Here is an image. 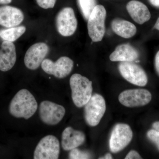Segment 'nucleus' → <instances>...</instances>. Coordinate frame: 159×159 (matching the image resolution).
<instances>
[{"mask_svg": "<svg viewBox=\"0 0 159 159\" xmlns=\"http://www.w3.org/2000/svg\"><path fill=\"white\" fill-rule=\"evenodd\" d=\"M59 140L54 136L49 135L43 138L34 150V159H57L60 154Z\"/></svg>", "mask_w": 159, "mask_h": 159, "instance_id": "6e6552de", "label": "nucleus"}, {"mask_svg": "<svg viewBox=\"0 0 159 159\" xmlns=\"http://www.w3.org/2000/svg\"><path fill=\"white\" fill-rule=\"evenodd\" d=\"M41 65L43 70L47 74L61 79L70 74L74 63L70 57L63 56L60 57L55 62L46 58L44 59Z\"/></svg>", "mask_w": 159, "mask_h": 159, "instance_id": "423d86ee", "label": "nucleus"}, {"mask_svg": "<svg viewBox=\"0 0 159 159\" xmlns=\"http://www.w3.org/2000/svg\"><path fill=\"white\" fill-rule=\"evenodd\" d=\"M11 2L12 0H0V4H8Z\"/></svg>", "mask_w": 159, "mask_h": 159, "instance_id": "cd10ccee", "label": "nucleus"}, {"mask_svg": "<svg viewBox=\"0 0 159 159\" xmlns=\"http://www.w3.org/2000/svg\"><path fill=\"white\" fill-rule=\"evenodd\" d=\"M49 48L46 43L39 42L31 46L27 50L24 62L29 70H37L48 53Z\"/></svg>", "mask_w": 159, "mask_h": 159, "instance_id": "f8f14e48", "label": "nucleus"}, {"mask_svg": "<svg viewBox=\"0 0 159 159\" xmlns=\"http://www.w3.org/2000/svg\"><path fill=\"white\" fill-rule=\"evenodd\" d=\"M37 108V102L33 95L28 90L23 89L11 99L9 111L16 118L28 119L34 115Z\"/></svg>", "mask_w": 159, "mask_h": 159, "instance_id": "f257e3e1", "label": "nucleus"}, {"mask_svg": "<svg viewBox=\"0 0 159 159\" xmlns=\"http://www.w3.org/2000/svg\"><path fill=\"white\" fill-rule=\"evenodd\" d=\"M154 28H155L157 30L159 31V17L157 20L156 22L155 23V25H154Z\"/></svg>", "mask_w": 159, "mask_h": 159, "instance_id": "c756f323", "label": "nucleus"}, {"mask_svg": "<svg viewBox=\"0 0 159 159\" xmlns=\"http://www.w3.org/2000/svg\"><path fill=\"white\" fill-rule=\"evenodd\" d=\"M25 16L20 9L13 6L0 7V25L9 28L16 27L24 20Z\"/></svg>", "mask_w": 159, "mask_h": 159, "instance_id": "ddd939ff", "label": "nucleus"}, {"mask_svg": "<svg viewBox=\"0 0 159 159\" xmlns=\"http://www.w3.org/2000/svg\"><path fill=\"white\" fill-rule=\"evenodd\" d=\"M65 113L64 107L51 101H43L39 105L40 118L48 125H57L62 120Z\"/></svg>", "mask_w": 159, "mask_h": 159, "instance_id": "9b49d317", "label": "nucleus"}, {"mask_svg": "<svg viewBox=\"0 0 159 159\" xmlns=\"http://www.w3.org/2000/svg\"><path fill=\"white\" fill-rule=\"evenodd\" d=\"M106 110L105 99L101 95L95 94L84 106V117L88 125H98L104 116Z\"/></svg>", "mask_w": 159, "mask_h": 159, "instance_id": "20e7f679", "label": "nucleus"}, {"mask_svg": "<svg viewBox=\"0 0 159 159\" xmlns=\"http://www.w3.org/2000/svg\"><path fill=\"white\" fill-rule=\"evenodd\" d=\"M85 141V135L82 131L71 127L66 128L61 136V146L64 150L71 151L82 145Z\"/></svg>", "mask_w": 159, "mask_h": 159, "instance_id": "2eb2a0df", "label": "nucleus"}, {"mask_svg": "<svg viewBox=\"0 0 159 159\" xmlns=\"http://www.w3.org/2000/svg\"><path fill=\"white\" fill-rule=\"evenodd\" d=\"M77 20L74 9L65 7L57 13L56 18L57 31L61 35L69 37L75 33L77 28Z\"/></svg>", "mask_w": 159, "mask_h": 159, "instance_id": "0eeeda50", "label": "nucleus"}, {"mask_svg": "<svg viewBox=\"0 0 159 159\" xmlns=\"http://www.w3.org/2000/svg\"><path fill=\"white\" fill-rule=\"evenodd\" d=\"M36 2L41 8L47 9L54 8L56 0H36Z\"/></svg>", "mask_w": 159, "mask_h": 159, "instance_id": "5701e85b", "label": "nucleus"}, {"mask_svg": "<svg viewBox=\"0 0 159 159\" xmlns=\"http://www.w3.org/2000/svg\"><path fill=\"white\" fill-rule=\"evenodd\" d=\"M125 159H142V157L140 156V155L137 152L134 150H131L129 152L128 154L126 156Z\"/></svg>", "mask_w": 159, "mask_h": 159, "instance_id": "b1692460", "label": "nucleus"}, {"mask_svg": "<svg viewBox=\"0 0 159 159\" xmlns=\"http://www.w3.org/2000/svg\"><path fill=\"white\" fill-rule=\"evenodd\" d=\"M148 1L152 6L159 8V0H148Z\"/></svg>", "mask_w": 159, "mask_h": 159, "instance_id": "a878e982", "label": "nucleus"}, {"mask_svg": "<svg viewBox=\"0 0 159 159\" xmlns=\"http://www.w3.org/2000/svg\"><path fill=\"white\" fill-rule=\"evenodd\" d=\"M119 70L122 77L129 82L139 86H145L148 83V77L142 67L132 62H121Z\"/></svg>", "mask_w": 159, "mask_h": 159, "instance_id": "1a4fd4ad", "label": "nucleus"}, {"mask_svg": "<svg viewBox=\"0 0 159 159\" xmlns=\"http://www.w3.org/2000/svg\"><path fill=\"white\" fill-rule=\"evenodd\" d=\"M150 92L145 89L126 90L119 94V102L124 106L128 107L144 106L147 105L152 99Z\"/></svg>", "mask_w": 159, "mask_h": 159, "instance_id": "9d476101", "label": "nucleus"}, {"mask_svg": "<svg viewBox=\"0 0 159 159\" xmlns=\"http://www.w3.org/2000/svg\"><path fill=\"white\" fill-rule=\"evenodd\" d=\"M155 67L157 74L159 76V51L157 52L155 57Z\"/></svg>", "mask_w": 159, "mask_h": 159, "instance_id": "393cba45", "label": "nucleus"}, {"mask_svg": "<svg viewBox=\"0 0 159 159\" xmlns=\"http://www.w3.org/2000/svg\"><path fill=\"white\" fill-rule=\"evenodd\" d=\"M90 154L82 151L77 148L71 150L69 154V158L71 159H86L91 158Z\"/></svg>", "mask_w": 159, "mask_h": 159, "instance_id": "412c9836", "label": "nucleus"}, {"mask_svg": "<svg viewBox=\"0 0 159 159\" xmlns=\"http://www.w3.org/2000/svg\"><path fill=\"white\" fill-rule=\"evenodd\" d=\"M111 27L115 33L123 38H131L137 33V28L134 24L121 19L113 20Z\"/></svg>", "mask_w": 159, "mask_h": 159, "instance_id": "a211bd4d", "label": "nucleus"}, {"mask_svg": "<svg viewBox=\"0 0 159 159\" xmlns=\"http://www.w3.org/2000/svg\"><path fill=\"white\" fill-rule=\"evenodd\" d=\"M133 138V132L130 126L124 123L115 125L109 139L111 151L117 153L123 150L129 144Z\"/></svg>", "mask_w": 159, "mask_h": 159, "instance_id": "39448f33", "label": "nucleus"}, {"mask_svg": "<svg viewBox=\"0 0 159 159\" xmlns=\"http://www.w3.org/2000/svg\"><path fill=\"white\" fill-rule=\"evenodd\" d=\"M147 136L151 142L156 146L159 151V132L153 129H150L147 132Z\"/></svg>", "mask_w": 159, "mask_h": 159, "instance_id": "4be33fe9", "label": "nucleus"}, {"mask_svg": "<svg viewBox=\"0 0 159 159\" xmlns=\"http://www.w3.org/2000/svg\"><path fill=\"white\" fill-rule=\"evenodd\" d=\"M70 84L73 102L77 107H82L89 102L92 96V81L80 74L71 76Z\"/></svg>", "mask_w": 159, "mask_h": 159, "instance_id": "f03ea898", "label": "nucleus"}, {"mask_svg": "<svg viewBox=\"0 0 159 159\" xmlns=\"http://www.w3.org/2000/svg\"><path fill=\"white\" fill-rule=\"evenodd\" d=\"M25 26L11 27L0 30V38L4 41L13 42L20 37L25 32Z\"/></svg>", "mask_w": 159, "mask_h": 159, "instance_id": "6ab92c4d", "label": "nucleus"}, {"mask_svg": "<svg viewBox=\"0 0 159 159\" xmlns=\"http://www.w3.org/2000/svg\"><path fill=\"white\" fill-rule=\"evenodd\" d=\"M139 54L136 49L129 44H122L117 46L110 55L112 61L132 62L139 58Z\"/></svg>", "mask_w": 159, "mask_h": 159, "instance_id": "f3484780", "label": "nucleus"}, {"mask_svg": "<svg viewBox=\"0 0 159 159\" xmlns=\"http://www.w3.org/2000/svg\"><path fill=\"white\" fill-rule=\"evenodd\" d=\"M78 5L84 17L88 20L95 7L97 6L96 0H78Z\"/></svg>", "mask_w": 159, "mask_h": 159, "instance_id": "aec40b11", "label": "nucleus"}, {"mask_svg": "<svg viewBox=\"0 0 159 159\" xmlns=\"http://www.w3.org/2000/svg\"><path fill=\"white\" fill-rule=\"evenodd\" d=\"M16 61V47L13 42L4 41L0 48V70L7 72L14 66Z\"/></svg>", "mask_w": 159, "mask_h": 159, "instance_id": "4468645a", "label": "nucleus"}, {"mask_svg": "<svg viewBox=\"0 0 159 159\" xmlns=\"http://www.w3.org/2000/svg\"><path fill=\"white\" fill-rule=\"evenodd\" d=\"M107 11L101 5L96 6L88 19L89 36L93 42L102 40L105 33V20Z\"/></svg>", "mask_w": 159, "mask_h": 159, "instance_id": "7ed1b4c3", "label": "nucleus"}, {"mask_svg": "<svg viewBox=\"0 0 159 159\" xmlns=\"http://www.w3.org/2000/svg\"><path fill=\"white\" fill-rule=\"evenodd\" d=\"M152 127L153 129L159 132V121L154 122L152 124Z\"/></svg>", "mask_w": 159, "mask_h": 159, "instance_id": "bb28decb", "label": "nucleus"}, {"mask_svg": "<svg viewBox=\"0 0 159 159\" xmlns=\"http://www.w3.org/2000/svg\"><path fill=\"white\" fill-rule=\"evenodd\" d=\"M126 8L131 17L139 25H143L148 21L151 17L147 6L140 1H129L126 5Z\"/></svg>", "mask_w": 159, "mask_h": 159, "instance_id": "dca6fc26", "label": "nucleus"}, {"mask_svg": "<svg viewBox=\"0 0 159 159\" xmlns=\"http://www.w3.org/2000/svg\"><path fill=\"white\" fill-rule=\"evenodd\" d=\"M112 157L110 153L107 154L105 155V156L103 157V158H100L99 159H112Z\"/></svg>", "mask_w": 159, "mask_h": 159, "instance_id": "c85d7f7f", "label": "nucleus"}]
</instances>
